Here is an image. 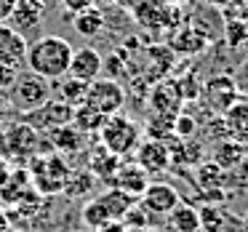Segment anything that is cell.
<instances>
[{"instance_id":"cell-24","label":"cell","mask_w":248,"mask_h":232,"mask_svg":"<svg viewBox=\"0 0 248 232\" xmlns=\"http://www.w3.org/2000/svg\"><path fill=\"white\" fill-rule=\"evenodd\" d=\"M72 27H75V32L80 35V38L91 40L104 30V14L99 11L96 6H91V8H86V11L72 16Z\"/></svg>"},{"instance_id":"cell-27","label":"cell","mask_w":248,"mask_h":232,"mask_svg":"<svg viewBox=\"0 0 248 232\" xmlns=\"http://www.w3.org/2000/svg\"><path fill=\"white\" fill-rule=\"evenodd\" d=\"M102 115H96L91 107H86V104H78V107H72V125H75L80 134H99V128L104 125Z\"/></svg>"},{"instance_id":"cell-17","label":"cell","mask_w":248,"mask_h":232,"mask_svg":"<svg viewBox=\"0 0 248 232\" xmlns=\"http://www.w3.org/2000/svg\"><path fill=\"white\" fill-rule=\"evenodd\" d=\"M147 184H150V176H147L136 163H125V166L120 163V168L115 171L112 182H109L107 187H118V189H123V192H128L131 198L139 200V195L144 192Z\"/></svg>"},{"instance_id":"cell-11","label":"cell","mask_w":248,"mask_h":232,"mask_svg":"<svg viewBox=\"0 0 248 232\" xmlns=\"http://www.w3.org/2000/svg\"><path fill=\"white\" fill-rule=\"evenodd\" d=\"M139 203L144 205L152 216H166V214H171V211L182 203V198H179V192L171 187V184L150 182L144 187V192L139 195Z\"/></svg>"},{"instance_id":"cell-33","label":"cell","mask_w":248,"mask_h":232,"mask_svg":"<svg viewBox=\"0 0 248 232\" xmlns=\"http://www.w3.org/2000/svg\"><path fill=\"white\" fill-rule=\"evenodd\" d=\"M227 187H232V189H246L248 187V155L243 157L235 168L227 171Z\"/></svg>"},{"instance_id":"cell-20","label":"cell","mask_w":248,"mask_h":232,"mask_svg":"<svg viewBox=\"0 0 248 232\" xmlns=\"http://www.w3.org/2000/svg\"><path fill=\"white\" fill-rule=\"evenodd\" d=\"M246 155H248V144H243V141H237V139H232V136H227V139L216 141L214 157H211V160H214L219 168L230 171V168H235Z\"/></svg>"},{"instance_id":"cell-26","label":"cell","mask_w":248,"mask_h":232,"mask_svg":"<svg viewBox=\"0 0 248 232\" xmlns=\"http://www.w3.org/2000/svg\"><path fill=\"white\" fill-rule=\"evenodd\" d=\"M80 219H83V224H86L88 230H93V232H96L99 227H104L107 221H112V214H109L107 203H104V200L99 198V195H93V198L88 200L86 205H83Z\"/></svg>"},{"instance_id":"cell-35","label":"cell","mask_w":248,"mask_h":232,"mask_svg":"<svg viewBox=\"0 0 248 232\" xmlns=\"http://www.w3.org/2000/svg\"><path fill=\"white\" fill-rule=\"evenodd\" d=\"M96 0H62V6H64V11L67 14H80V11H86V8H91Z\"/></svg>"},{"instance_id":"cell-5","label":"cell","mask_w":248,"mask_h":232,"mask_svg":"<svg viewBox=\"0 0 248 232\" xmlns=\"http://www.w3.org/2000/svg\"><path fill=\"white\" fill-rule=\"evenodd\" d=\"M198 96H200V102L208 107L211 115H224L227 109L237 102L240 88H237V80L232 75L219 72V75H211V77H205V80L200 83Z\"/></svg>"},{"instance_id":"cell-14","label":"cell","mask_w":248,"mask_h":232,"mask_svg":"<svg viewBox=\"0 0 248 232\" xmlns=\"http://www.w3.org/2000/svg\"><path fill=\"white\" fill-rule=\"evenodd\" d=\"M27 38L14 32L8 24H0V64H8L14 70L24 67L27 62Z\"/></svg>"},{"instance_id":"cell-19","label":"cell","mask_w":248,"mask_h":232,"mask_svg":"<svg viewBox=\"0 0 248 232\" xmlns=\"http://www.w3.org/2000/svg\"><path fill=\"white\" fill-rule=\"evenodd\" d=\"M224 123H227V134L232 139L248 144V96H237V102L224 112Z\"/></svg>"},{"instance_id":"cell-13","label":"cell","mask_w":248,"mask_h":232,"mask_svg":"<svg viewBox=\"0 0 248 232\" xmlns=\"http://www.w3.org/2000/svg\"><path fill=\"white\" fill-rule=\"evenodd\" d=\"M43 11H46V0H16V6H14L6 24L24 38V35H30L32 30L40 27Z\"/></svg>"},{"instance_id":"cell-12","label":"cell","mask_w":248,"mask_h":232,"mask_svg":"<svg viewBox=\"0 0 248 232\" xmlns=\"http://www.w3.org/2000/svg\"><path fill=\"white\" fill-rule=\"evenodd\" d=\"M102 72H104V56L93 46H83V48L72 51V62H70L67 75L78 77L83 83H93L96 77H102Z\"/></svg>"},{"instance_id":"cell-2","label":"cell","mask_w":248,"mask_h":232,"mask_svg":"<svg viewBox=\"0 0 248 232\" xmlns=\"http://www.w3.org/2000/svg\"><path fill=\"white\" fill-rule=\"evenodd\" d=\"M141 131L144 128H141L134 118L118 112V115L104 120V125L99 128V144H104L118 157H128V155H134V150L139 147Z\"/></svg>"},{"instance_id":"cell-38","label":"cell","mask_w":248,"mask_h":232,"mask_svg":"<svg viewBox=\"0 0 248 232\" xmlns=\"http://www.w3.org/2000/svg\"><path fill=\"white\" fill-rule=\"evenodd\" d=\"M0 232H8V216L3 208H0Z\"/></svg>"},{"instance_id":"cell-32","label":"cell","mask_w":248,"mask_h":232,"mask_svg":"<svg viewBox=\"0 0 248 232\" xmlns=\"http://www.w3.org/2000/svg\"><path fill=\"white\" fill-rule=\"evenodd\" d=\"M195 128H198V120H195L192 115L179 112L176 118H173V136H176V139H182V141L192 139V136H195Z\"/></svg>"},{"instance_id":"cell-23","label":"cell","mask_w":248,"mask_h":232,"mask_svg":"<svg viewBox=\"0 0 248 232\" xmlns=\"http://www.w3.org/2000/svg\"><path fill=\"white\" fill-rule=\"evenodd\" d=\"M93 187H96V179H93V173L88 168H70L62 192L67 198H86V195L93 192Z\"/></svg>"},{"instance_id":"cell-37","label":"cell","mask_w":248,"mask_h":232,"mask_svg":"<svg viewBox=\"0 0 248 232\" xmlns=\"http://www.w3.org/2000/svg\"><path fill=\"white\" fill-rule=\"evenodd\" d=\"M205 6H214V8H227L232 3V0H203Z\"/></svg>"},{"instance_id":"cell-6","label":"cell","mask_w":248,"mask_h":232,"mask_svg":"<svg viewBox=\"0 0 248 232\" xmlns=\"http://www.w3.org/2000/svg\"><path fill=\"white\" fill-rule=\"evenodd\" d=\"M67 173H70L67 160L59 155V152H54V155H43V157H38V160L32 163L30 182H32V187L38 189V192L56 195V192H62V187H64Z\"/></svg>"},{"instance_id":"cell-4","label":"cell","mask_w":248,"mask_h":232,"mask_svg":"<svg viewBox=\"0 0 248 232\" xmlns=\"http://www.w3.org/2000/svg\"><path fill=\"white\" fill-rule=\"evenodd\" d=\"M83 104L91 107L102 118H112V115L123 112V107H125V88L115 77H96L93 83H88L86 102Z\"/></svg>"},{"instance_id":"cell-3","label":"cell","mask_w":248,"mask_h":232,"mask_svg":"<svg viewBox=\"0 0 248 232\" xmlns=\"http://www.w3.org/2000/svg\"><path fill=\"white\" fill-rule=\"evenodd\" d=\"M48 99H54V83L40 77V75H35V72H30V70L19 72L14 86L8 88V102H11V107L16 109L19 115L43 107Z\"/></svg>"},{"instance_id":"cell-30","label":"cell","mask_w":248,"mask_h":232,"mask_svg":"<svg viewBox=\"0 0 248 232\" xmlns=\"http://www.w3.org/2000/svg\"><path fill=\"white\" fill-rule=\"evenodd\" d=\"M150 219H152V214L139 203V200H136V203L131 205V208L125 211L123 216H120V221L125 224V230H136V227H150Z\"/></svg>"},{"instance_id":"cell-31","label":"cell","mask_w":248,"mask_h":232,"mask_svg":"<svg viewBox=\"0 0 248 232\" xmlns=\"http://www.w3.org/2000/svg\"><path fill=\"white\" fill-rule=\"evenodd\" d=\"M198 214H200V232H219L221 224H224V214H219L216 205H205Z\"/></svg>"},{"instance_id":"cell-16","label":"cell","mask_w":248,"mask_h":232,"mask_svg":"<svg viewBox=\"0 0 248 232\" xmlns=\"http://www.w3.org/2000/svg\"><path fill=\"white\" fill-rule=\"evenodd\" d=\"M198 187L205 195L208 205H214L216 195H221V189H227V171L219 168L214 160L198 163Z\"/></svg>"},{"instance_id":"cell-9","label":"cell","mask_w":248,"mask_h":232,"mask_svg":"<svg viewBox=\"0 0 248 232\" xmlns=\"http://www.w3.org/2000/svg\"><path fill=\"white\" fill-rule=\"evenodd\" d=\"M134 19L139 27H147V30L179 27L176 6H171L168 0H139L134 6Z\"/></svg>"},{"instance_id":"cell-22","label":"cell","mask_w":248,"mask_h":232,"mask_svg":"<svg viewBox=\"0 0 248 232\" xmlns=\"http://www.w3.org/2000/svg\"><path fill=\"white\" fill-rule=\"evenodd\" d=\"M83 136H86V134H80V131H78L72 123L59 125V128H51L48 131V141H51V147H54L59 155L78 152V150H80V144H83Z\"/></svg>"},{"instance_id":"cell-40","label":"cell","mask_w":248,"mask_h":232,"mask_svg":"<svg viewBox=\"0 0 248 232\" xmlns=\"http://www.w3.org/2000/svg\"><path fill=\"white\" fill-rule=\"evenodd\" d=\"M240 224H243V232H248V208H246V214H243V221H240Z\"/></svg>"},{"instance_id":"cell-7","label":"cell","mask_w":248,"mask_h":232,"mask_svg":"<svg viewBox=\"0 0 248 232\" xmlns=\"http://www.w3.org/2000/svg\"><path fill=\"white\" fill-rule=\"evenodd\" d=\"M19 120H22L24 125H30L35 134H48L51 128H59V125L72 123V107L64 104V102H59V99H48L43 107L19 115Z\"/></svg>"},{"instance_id":"cell-1","label":"cell","mask_w":248,"mask_h":232,"mask_svg":"<svg viewBox=\"0 0 248 232\" xmlns=\"http://www.w3.org/2000/svg\"><path fill=\"white\" fill-rule=\"evenodd\" d=\"M72 43L62 35H43V38L32 40L27 46V70L35 75L46 77V80H59L70 72L72 62Z\"/></svg>"},{"instance_id":"cell-21","label":"cell","mask_w":248,"mask_h":232,"mask_svg":"<svg viewBox=\"0 0 248 232\" xmlns=\"http://www.w3.org/2000/svg\"><path fill=\"white\" fill-rule=\"evenodd\" d=\"M168 232H200V214L189 203H179L171 214H166Z\"/></svg>"},{"instance_id":"cell-41","label":"cell","mask_w":248,"mask_h":232,"mask_svg":"<svg viewBox=\"0 0 248 232\" xmlns=\"http://www.w3.org/2000/svg\"><path fill=\"white\" fill-rule=\"evenodd\" d=\"M125 232H155V230H150V227H136V230H125Z\"/></svg>"},{"instance_id":"cell-25","label":"cell","mask_w":248,"mask_h":232,"mask_svg":"<svg viewBox=\"0 0 248 232\" xmlns=\"http://www.w3.org/2000/svg\"><path fill=\"white\" fill-rule=\"evenodd\" d=\"M54 91H56V99H59V102L70 104V107H78V104L86 102L88 83L78 80V77H72V75H64V77H59V80H56Z\"/></svg>"},{"instance_id":"cell-18","label":"cell","mask_w":248,"mask_h":232,"mask_svg":"<svg viewBox=\"0 0 248 232\" xmlns=\"http://www.w3.org/2000/svg\"><path fill=\"white\" fill-rule=\"evenodd\" d=\"M118 168H120V157L112 155V152H109L104 144H96L91 150V155H88V171L93 173V179L109 184Z\"/></svg>"},{"instance_id":"cell-36","label":"cell","mask_w":248,"mask_h":232,"mask_svg":"<svg viewBox=\"0 0 248 232\" xmlns=\"http://www.w3.org/2000/svg\"><path fill=\"white\" fill-rule=\"evenodd\" d=\"M96 232H125V224L120 219H112V221H107L104 227H99Z\"/></svg>"},{"instance_id":"cell-10","label":"cell","mask_w":248,"mask_h":232,"mask_svg":"<svg viewBox=\"0 0 248 232\" xmlns=\"http://www.w3.org/2000/svg\"><path fill=\"white\" fill-rule=\"evenodd\" d=\"M208 43H211L208 32H203V30L192 22H182L173 30L171 40H168V48H171L173 54H182V56H198L208 48Z\"/></svg>"},{"instance_id":"cell-28","label":"cell","mask_w":248,"mask_h":232,"mask_svg":"<svg viewBox=\"0 0 248 232\" xmlns=\"http://www.w3.org/2000/svg\"><path fill=\"white\" fill-rule=\"evenodd\" d=\"M99 198L107 203V208H109V214H112V219H120V216H123L125 211H128L131 205L136 203V198H131L128 192H123V189H118V187H107L104 192H99Z\"/></svg>"},{"instance_id":"cell-15","label":"cell","mask_w":248,"mask_h":232,"mask_svg":"<svg viewBox=\"0 0 248 232\" xmlns=\"http://www.w3.org/2000/svg\"><path fill=\"white\" fill-rule=\"evenodd\" d=\"M182 102H184L182 91H179L176 83H171V80L157 83L150 91V107L155 115H171V118H176V115L182 112Z\"/></svg>"},{"instance_id":"cell-29","label":"cell","mask_w":248,"mask_h":232,"mask_svg":"<svg viewBox=\"0 0 248 232\" xmlns=\"http://www.w3.org/2000/svg\"><path fill=\"white\" fill-rule=\"evenodd\" d=\"M248 40V22L246 19H227L224 22V43L230 48H237Z\"/></svg>"},{"instance_id":"cell-39","label":"cell","mask_w":248,"mask_h":232,"mask_svg":"<svg viewBox=\"0 0 248 232\" xmlns=\"http://www.w3.org/2000/svg\"><path fill=\"white\" fill-rule=\"evenodd\" d=\"M104 3H107V6H128L131 0H104Z\"/></svg>"},{"instance_id":"cell-8","label":"cell","mask_w":248,"mask_h":232,"mask_svg":"<svg viewBox=\"0 0 248 232\" xmlns=\"http://www.w3.org/2000/svg\"><path fill=\"white\" fill-rule=\"evenodd\" d=\"M134 163L147 173V176H155V173H163L173 166L171 163V144L160 139H141L139 147L134 150Z\"/></svg>"},{"instance_id":"cell-34","label":"cell","mask_w":248,"mask_h":232,"mask_svg":"<svg viewBox=\"0 0 248 232\" xmlns=\"http://www.w3.org/2000/svg\"><path fill=\"white\" fill-rule=\"evenodd\" d=\"M16 75H19V70H14V67H8V64H0V91L8 93V88L14 86Z\"/></svg>"}]
</instances>
